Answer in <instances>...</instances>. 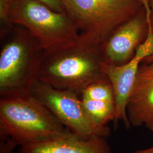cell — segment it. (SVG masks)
Here are the masks:
<instances>
[{"label":"cell","instance_id":"obj_1","mask_svg":"<svg viewBox=\"0 0 153 153\" xmlns=\"http://www.w3.org/2000/svg\"><path fill=\"white\" fill-rule=\"evenodd\" d=\"M0 99L30 95L38 79L44 49L26 28H0Z\"/></svg>","mask_w":153,"mask_h":153},{"label":"cell","instance_id":"obj_2","mask_svg":"<svg viewBox=\"0 0 153 153\" xmlns=\"http://www.w3.org/2000/svg\"><path fill=\"white\" fill-rule=\"evenodd\" d=\"M103 61L100 47L79 39L65 48L44 51L38 79L82 94L93 83L108 79L102 71Z\"/></svg>","mask_w":153,"mask_h":153},{"label":"cell","instance_id":"obj_3","mask_svg":"<svg viewBox=\"0 0 153 153\" xmlns=\"http://www.w3.org/2000/svg\"><path fill=\"white\" fill-rule=\"evenodd\" d=\"M0 133L21 146L75 134L31 95L0 99Z\"/></svg>","mask_w":153,"mask_h":153},{"label":"cell","instance_id":"obj_4","mask_svg":"<svg viewBox=\"0 0 153 153\" xmlns=\"http://www.w3.org/2000/svg\"><path fill=\"white\" fill-rule=\"evenodd\" d=\"M80 40L101 47L117 28L136 15L146 0H61Z\"/></svg>","mask_w":153,"mask_h":153},{"label":"cell","instance_id":"obj_5","mask_svg":"<svg viewBox=\"0 0 153 153\" xmlns=\"http://www.w3.org/2000/svg\"><path fill=\"white\" fill-rule=\"evenodd\" d=\"M9 19L28 29L44 51L63 48L79 40V31L66 13L54 11L36 0H14Z\"/></svg>","mask_w":153,"mask_h":153},{"label":"cell","instance_id":"obj_6","mask_svg":"<svg viewBox=\"0 0 153 153\" xmlns=\"http://www.w3.org/2000/svg\"><path fill=\"white\" fill-rule=\"evenodd\" d=\"M76 93L69 90H60L36 80L30 95L36 99L73 133L83 137H108V126L96 124L88 116L82 100Z\"/></svg>","mask_w":153,"mask_h":153},{"label":"cell","instance_id":"obj_7","mask_svg":"<svg viewBox=\"0 0 153 153\" xmlns=\"http://www.w3.org/2000/svg\"><path fill=\"white\" fill-rule=\"evenodd\" d=\"M150 14L146 0L142 9L117 28L102 45L104 62L120 66L131 60L148 36Z\"/></svg>","mask_w":153,"mask_h":153},{"label":"cell","instance_id":"obj_8","mask_svg":"<svg viewBox=\"0 0 153 153\" xmlns=\"http://www.w3.org/2000/svg\"><path fill=\"white\" fill-rule=\"evenodd\" d=\"M153 56V33L149 31L145 41L136 50L131 60L123 65H115L103 61L102 71L111 83L115 95L116 117L126 127L129 126L126 107L139 67L146 58Z\"/></svg>","mask_w":153,"mask_h":153},{"label":"cell","instance_id":"obj_9","mask_svg":"<svg viewBox=\"0 0 153 153\" xmlns=\"http://www.w3.org/2000/svg\"><path fill=\"white\" fill-rule=\"evenodd\" d=\"M142 62L128 100L127 116L131 126H144L153 132V61Z\"/></svg>","mask_w":153,"mask_h":153},{"label":"cell","instance_id":"obj_10","mask_svg":"<svg viewBox=\"0 0 153 153\" xmlns=\"http://www.w3.org/2000/svg\"><path fill=\"white\" fill-rule=\"evenodd\" d=\"M19 153H112L107 138L76 134L21 146Z\"/></svg>","mask_w":153,"mask_h":153},{"label":"cell","instance_id":"obj_11","mask_svg":"<svg viewBox=\"0 0 153 153\" xmlns=\"http://www.w3.org/2000/svg\"><path fill=\"white\" fill-rule=\"evenodd\" d=\"M83 107L89 117L97 125L107 126L115 120L116 107L114 102L90 99H81Z\"/></svg>","mask_w":153,"mask_h":153},{"label":"cell","instance_id":"obj_12","mask_svg":"<svg viewBox=\"0 0 153 153\" xmlns=\"http://www.w3.org/2000/svg\"><path fill=\"white\" fill-rule=\"evenodd\" d=\"M82 99L115 103L114 91L109 79H105L90 85L82 93Z\"/></svg>","mask_w":153,"mask_h":153},{"label":"cell","instance_id":"obj_13","mask_svg":"<svg viewBox=\"0 0 153 153\" xmlns=\"http://www.w3.org/2000/svg\"><path fill=\"white\" fill-rule=\"evenodd\" d=\"M14 0H0V22L1 28L6 27L11 23L9 19V12Z\"/></svg>","mask_w":153,"mask_h":153},{"label":"cell","instance_id":"obj_14","mask_svg":"<svg viewBox=\"0 0 153 153\" xmlns=\"http://www.w3.org/2000/svg\"><path fill=\"white\" fill-rule=\"evenodd\" d=\"M0 153H13L18 145L13 139L3 133H0Z\"/></svg>","mask_w":153,"mask_h":153},{"label":"cell","instance_id":"obj_15","mask_svg":"<svg viewBox=\"0 0 153 153\" xmlns=\"http://www.w3.org/2000/svg\"><path fill=\"white\" fill-rule=\"evenodd\" d=\"M48 6L53 10L59 13H66L64 6L61 0H36Z\"/></svg>","mask_w":153,"mask_h":153},{"label":"cell","instance_id":"obj_16","mask_svg":"<svg viewBox=\"0 0 153 153\" xmlns=\"http://www.w3.org/2000/svg\"><path fill=\"white\" fill-rule=\"evenodd\" d=\"M148 3L150 9L149 25L150 26L151 30L153 33V0H148Z\"/></svg>","mask_w":153,"mask_h":153},{"label":"cell","instance_id":"obj_17","mask_svg":"<svg viewBox=\"0 0 153 153\" xmlns=\"http://www.w3.org/2000/svg\"><path fill=\"white\" fill-rule=\"evenodd\" d=\"M133 153H153V146L152 147L147 149L138 150Z\"/></svg>","mask_w":153,"mask_h":153},{"label":"cell","instance_id":"obj_18","mask_svg":"<svg viewBox=\"0 0 153 153\" xmlns=\"http://www.w3.org/2000/svg\"><path fill=\"white\" fill-rule=\"evenodd\" d=\"M153 61V56H151L150 57H148L147 58H146L143 61V62H150V61Z\"/></svg>","mask_w":153,"mask_h":153}]
</instances>
